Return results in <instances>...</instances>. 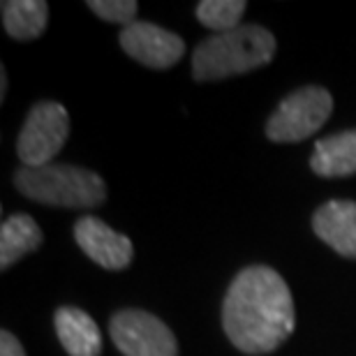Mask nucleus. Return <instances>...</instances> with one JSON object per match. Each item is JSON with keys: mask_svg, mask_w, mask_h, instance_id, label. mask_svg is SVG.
I'll return each instance as SVG.
<instances>
[{"mask_svg": "<svg viewBox=\"0 0 356 356\" xmlns=\"http://www.w3.org/2000/svg\"><path fill=\"white\" fill-rule=\"evenodd\" d=\"M7 95V72L5 67H0V99H5Z\"/></svg>", "mask_w": 356, "mask_h": 356, "instance_id": "f3484780", "label": "nucleus"}, {"mask_svg": "<svg viewBox=\"0 0 356 356\" xmlns=\"http://www.w3.org/2000/svg\"><path fill=\"white\" fill-rule=\"evenodd\" d=\"M294 298L284 277L270 266L238 270L222 301V329L243 354H270L294 333Z\"/></svg>", "mask_w": 356, "mask_h": 356, "instance_id": "f257e3e1", "label": "nucleus"}, {"mask_svg": "<svg viewBox=\"0 0 356 356\" xmlns=\"http://www.w3.org/2000/svg\"><path fill=\"white\" fill-rule=\"evenodd\" d=\"M88 10L92 14L109 24H118V26H130L137 21V12L139 5L134 0H88Z\"/></svg>", "mask_w": 356, "mask_h": 356, "instance_id": "2eb2a0df", "label": "nucleus"}, {"mask_svg": "<svg viewBox=\"0 0 356 356\" xmlns=\"http://www.w3.org/2000/svg\"><path fill=\"white\" fill-rule=\"evenodd\" d=\"M42 245V229L31 216L17 213L0 227V268H10Z\"/></svg>", "mask_w": 356, "mask_h": 356, "instance_id": "f8f14e48", "label": "nucleus"}, {"mask_svg": "<svg viewBox=\"0 0 356 356\" xmlns=\"http://www.w3.org/2000/svg\"><path fill=\"white\" fill-rule=\"evenodd\" d=\"M54 326L63 350L70 356H99L102 354V336L86 310L74 305H60L54 312Z\"/></svg>", "mask_w": 356, "mask_h": 356, "instance_id": "9d476101", "label": "nucleus"}, {"mask_svg": "<svg viewBox=\"0 0 356 356\" xmlns=\"http://www.w3.org/2000/svg\"><path fill=\"white\" fill-rule=\"evenodd\" d=\"M118 42L130 58L151 70H169L185 56L183 38L151 21H134L120 28Z\"/></svg>", "mask_w": 356, "mask_h": 356, "instance_id": "0eeeda50", "label": "nucleus"}, {"mask_svg": "<svg viewBox=\"0 0 356 356\" xmlns=\"http://www.w3.org/2000/svg\"><path fill=\"white\" fill-rule=\"evenodd\" d=\"M74 238L83 254H88L97 266L106 270H123L132 264V241L125 234L111 229L109 225L95 216H83L76 220Z\"/></svg>", "mask_w": 356, "mask_h": 356, "instance_id": "6e6552de", "label": "nucleus"}, {"mask_svg": "<svg viewBox=\"0 0 356 356\" xmlns=\"http://www.w3.org/2000/svg\"><path fill=\"white\" fill-rule=\"evenodd\" d=\"M275 38L264 26L245 24L234 31L211 35L192 54V76L199 83L254 72L275 56Z\"/></svg>", "mask_w": 356, "mask_h": 356, "instance_id": "f03ea898", "label": "nucleus"}, {"mask_svg": "<svg viewBox=\"0 0 356 356\" xmlns=\"http://www.w3.org/2000/svg\"><path fill=\"white\" fill-rule=\"evenodd\" d=\"M70 134V113L60 102L42 99L28 111L17 139V155L24 167H44L60 153Z\"/></svg>", "mask_w": 356, "mask_h": 356, "instance_id": "39448f33", "label": "nucleus"}, {"mask_svg": "<svg viewBox=\"0 0 356 356\" xmlns=\"http://www.w3.org/2000/svg\"><path fill=\"white\" fill-rule=\"evenodd\" d=\"M14 188L31 202L58 209H97L106 199L102 176L74 165L19 167L14 172Z\"/></svg>", "mask_w": 356, "mask_h": 356, "instance_id": "7ed1b4c3", "label": "nucleus"}, {"mask_svg": "<svg viewBox=\"0 0 356 356\" xmlns=\"http://www.w3.org/2000/svg\"><path fill=\"white\" fill-rule=\"evenodd\" d=\"M49 24V5L44 0H5L3 28L12 40L28 42L40 38Z\"/></svg>", "mask_w": 356, "mask_h": 356, "instance_id": "ddd939ff", "label": "nucleus"}, {"mask_svg": "<svg viewBox=\"0 0 356 356\" xmlns=\"http://www.w3.org/2000/svg\"><path fill=\"white\" fill-rule=\"evenodd\" d=\"M245 10V0H202L197 3L195 14L199 24L211 28L213 35H218L238 28Z\"/></svg>", "mask_w": 356, "mask_h": 356, "instance_id": "4468645a", "label": "nucleus"}, {"mask_svg": "<svg viewBox=\"0 0 356 356\" xmlns=\"http://www.w3.org/2000/svg\"><path fill=\"white\" fill-rule=\"evenodd\" d=\"M109 336L123 356H178L172 329L160 317L139 308L118 310L109 322Z\"/></svg>", "mask_w": 356, "mask_h": 356, "instance_id": "423d86ee", "label": "nucleus"}, {"mask_svg": "<svg viewBox=\"0 0 356 356\" xmlns=\"http://www.w3.org/2000/svg\"><path fill=\"white\" fill-rule=\"evenodd\" d=\"M312 232L347 259H356V202L331 199L312 213Z\"/></svg>", "mask_w": 356, "mask_h": 356, "instance_id": "1a4fd4ad", "label": "nucleus"}, {"mask_svg": "<svg viewBox=\"0 0 356 356\" xmlns=\"http://www.w3.org/2000/svg\"><path fill=\"white\" fill-rule=\"evenodd\" d=\"M310 169L322 178H347L356 174V127L319 139Z\"/></svg>", "mask_w": 356, "mask_h": 356, "instance_id": "9b49d317", "label": "nucleus"}, {"mask_svg": "<svg viewBox=\"0 0 356 356\" xmlns=\"http://www.w3.org/2000/svg\"><path fill=\"white\" fill-rule=\"evenodd\" d=\"M333 111L331 92L322 86H303L287 95L266 120V137L275 144H298L324 127Z\"/></svg>", "mask_w": 356, "mask_h": 356, "instance_id": "20e7f679", "label": "nucleus"}, {"mask_svg": "<svg viewBox=\"0 0 356 356\" xmlns=\"http://www.w3.org/2000/svg\"><path fill=\"white\" fill-rule=\"evenodd\" d=\"M0 356H26L19 338L10 331H0Z\"/></svg>", "mask_w": 356, "mask_h": 356, "instance_id": "dca6fc26", "label": "nucleus"}]
</instances>
